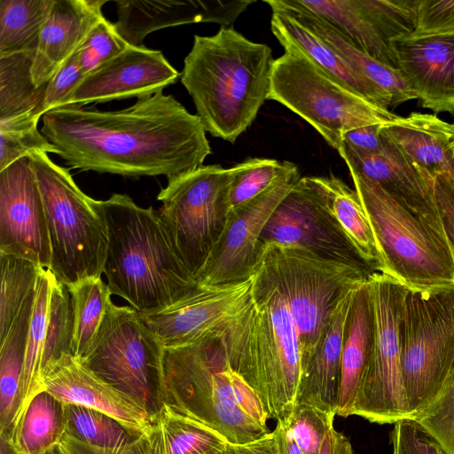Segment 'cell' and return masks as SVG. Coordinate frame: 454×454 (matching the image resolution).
Here are the masks:
<instances>
[{
  "instance_id": "cell-16",
  "label": "cell",
  "mask_w": 454,
  "mask_h": 454,
  "mask_svg": "<svg viewBox=\"0 0 454 454\" xmlns=\"http://www.w3.org/2000/svg\"><path fill=\"white\" fill-rule=\"evenodd\" d=\"M333 26L349 43L397 69L392 43L414 30L418 0H294Z\"/></svg>"
},
{
  "instance_id": "cell-8",
  "label": "cell",
  "mask_w": 454,
  "mask_h": 454,
  "mask_svg": "<svg viewBox=\"0 0 454 454\" xmlns=\"http://www.w3.org/2000/svg\"><path fill=\"white\" fill-rule=\"evenodd\" d=\"M284 49L273 63L268 99L301 117L333 149L340 150L343 136L351 129L389 125L400 119L329 75L301 51Z\"/></svg>"
},
{
  "instance_id": "cell-54",
  "label": "cell",
  "mask_w": 454,
  "mask_h": 454,
  "mask_svg": "<svg viewBox=\"0 0 454 454\" xmlns=\"http://www.w3.org/2000/svg\"><path fill=\"white\" fill-rule=\"evenodd\" d=\"M319 454H354V450L349 440L333 427L326 434Z\"/></svg>"
},
{
  "instance_id": "cell-3",
  "label": "cell",
  "mask_w": 454,
  "mask_h": 454,
  "mask_svg": "<svg viewBox=\"0 0 454 454\" xmlns=\"http://www.w3.org/2000/svg\"><path fill=\"white\" fill-rule=\"evenodd\" d=\"M271 49L231 27L193 37L181 82L207 132L234 143L254 122L270 90Z\"/></svg>"
},
{
  "instance_id": "cell-9",
  "label": "cell",
  "mask_w": 454,
  "mask_h": 454,
  "mask_svg": "<svg viewBox=\"0 0 454 454\" xmlns=\"http://www.w3.org/2000/svg\"><path fill=\"white\" fill-rule=\"evenodd\" d=\"M399 337L406 404L414 419L454 374V286L408 288Z\"/></svg>"
},
{
  "instance_id": "cell-48",
  "label": "cell",
  "mask_w": 454,
  "mask_h": 454,
  "mask_svg": "<svg viewBox=\"0 0 454 454\" xmlns=\"http://www.w3.org/2000/svg\"><path fill=\"white\" fill-rule=\"evenodd\" d=\"M390 436L393 454H447L413 419L395 423Z\"/></svg>"
},
{
  "instance_id": "cell-34",
  "label": "cell",
  "mask_w": 454,
  "mask_h": 454,
  "mask_svg": "<svg viewBox=\"0 0 454 454\" xmlns=\"http://www.w3.org/2000/svg\"><path fill=\"white\" fill-rule=\"evenodd\" d=\"M33 52L0 56V122L43 117L44 86L32 77Z\"/></svg>"
},
{
  "instance_id": "cell-19",
  "label": "cell",
  "mask_w": 454,
  "mask_h": 454,
  "mask_svg": "<svg viewBox=\"0 0 454 454\" xmlns=\"http://www.w3.org/2000/svg\"><path fill=\"white\" fill-rule=\"evenodd\" d=\"M180 76L161 51L129 45L85 76L74 94V105L152 96Z\"/></svg>"
},
{
  "instance_id": "cell-51",
  "label": "cell",
  "mask_w": 454,
  "mask_h": 454,
  "mask_svg": "<svg viewBox=\"0 0 454 454\" xmlns=\"http://www.w3.org/2000/svg\"><path fill=\"white\" fill-rule=\"evenodd\" d=\"M384 126L386 125H370L351 129L343 136L342 145L356 153H376L380 150L383 144Z\"/></svg>"
},
{
  "instance_id": "cell-15",
  "label": "cell",
  "mask_w": 454,
  "mask_h": 454,
  "mask_svg": "<svg viewBox=\"0 0 454 454\" xmlns=\"http://www.w3.org/2000/svg\"><path fill=\"white\" fill-rule=\"evenodd\" d=\"M301 177L294 164L267 191L228 213L220 239L195 277L199 286L229 285L251 278L258 261L262 231Z\"/></svg>"
},
{
  "instance_id": "cell-50",
  "label": "cell",
  "mask_w": 454,
  "mask_h": 454,
  "mask_svg": "<svg viewBox=\"0 0 454 454\" xmlns=\"http://www.w3.org/2000/svg\"><path fill=\"white\" fill-rule=\"evenodd\" d=\"M60 444L67 454H147L146 434H141L118 448L91 446L66 434L61 439Z\"/></svg>"
},
{
  "instance_id": "cell-37",
  "label": "cell",
  "mask_w": 454,
  "mask_h": 454,
  "mask_svg": "<svg viewBox=\"0 0 454 454\" xmlns=\"http://www.w3.org/2000/svg\"><path fill=\"white\" fill-rule=\"evenodd\" d=\"M54 0L0 1V56L33 52Z\"/></svg>"
},
{
  "instance_id": "cell-39",
  "label": "cell",
  "mask_w": 454,
  "mask_h": 454,
  "mask_svg": "<svg viewBox=\"0 0 454 454\" xmlns=\"http://www.w3.org/2000/svg\"><path fill=\"white\" fill-rule=\"evenodd\" d=\"M65 434L91 446L118 448L141 435L91 408L65 403Z\"/></svg>"
},
{
  "instance_id": "cell-43",
  "label": "cell",
  "mask_w": 454,
  "mask_h": 454,
  "mask_svg": "<svg viewBox=\"0 0 454 454\" xmlns=\"http://www.w3.org/2000/svg\"><path fill=\"white\" fill-rule=\"evenodd\" d=\"M335 416L310 404L298 403L285 419L303 454H319L326 434L333 427Z\"/></svg>"
},
{
  "instance_id": "cell-6",
  "label": "cell",
  "mask_w": 454,
  "mask_h": 454,
  "mask_svg": "<svg viewBox=\"0 0 454 454\" xmlns=\"http://www.w3.org/2000/svg\"><path fill=\"white\" fill-rule=\"evenodd\" d=\"M387 264L408 288L454 286V257L441 217L418 213L348 168Z\"/></svg>"
},
{
  "instance_id": "cell-42",
  "label": "cell",
  "mask_w": 454,
  "mask_h": 454,
  "mask_svg": "<svg viewBox=\"0 0 454 454\" xmlns=\"http://www.w3.org/2000/svg\"><path fill=\"white\" fill-rule=\"evenodd\" d=\"M39 120L33 116L0 122V171L33 153H57L38 130Z\"/></svg>"
},
{
  "instance_id": "cell-18",
  "label": "cell",
  "mask_w": 454,
  "mask_h": 454,
  "mask_svg": "<svg viewBox=\"0 0 454 454\" xmlns=\"http://www.w3.org/2000/svg\"><path fill=\"white\" fill-rule=\"evenodd\" d=\"M0 253L51 266L44 205L28 156L0 171Z\"/></svg>"
},
{
  "instance_id": "cell-46",
  "label": "cell",
  "mask_w": 454,
  "mask_h": 454,
  "mask_svg": "<svg viewBox=\"0 0 454 454\" xmlns=\"http://www.w3.org/2000/svg\"><path fill=\"white\" fill-rule=\"evenodd\" d=\"M454 37V0H418L413 32L402 41Z\"/></svg>"
},
{
  "instance_id": "cell-7",
  "label": "cell",
  "mask_w": 454,
  "mask_h": 454,
  "mask_svg": "<svg viewBox=\"0 0 454 454\" xmlns=\"http://www.w3.org/2000/svg\"><path fill=\"white\" fill-rule=\"evenodd\" d=\"M42 194L51 248L50 270L70 286L100 278L108 247V231L98 200L86 195L68 169L46 153L29 156Z\"/></svg>"
},
{
  "instance_id": "cell-41",
  "label": "cell",
  "mask_w": 454,
  "mask_h": 454,
  "mask_svg": "<svg viewBox=\"0 0 454 454\" xmlns=\"http://www.w3.org/2000/svg\"><path fill=\"white\" fill-rule=\"evenodd\" d=\"M74 322L68 288L56 277L52 284L49 319L42 360L44 376L50 367L64 355H73Z\"/></svg>"
},
{
  "instance_id": "cell-23",
  "label": "cell",
  "mask_w": 454,
  "mask_h": 454,
  "mask_svg": "<svg viewBox=\"0 0 454 454\" xmlns=\"http://www.w3.org/2000/svg\"><path fill=\"white\" fill-rule=\"evenodd\" d=\"M380 151L361 154L341 145L338 151L348 168L379 184L412 210L440 217L434 196V176L413 162L383 132Z\"/></svg>"
},
{
  "instance_id": "cell-45",
  "label": "cell",
  "mask_w": 454,
  "mask_h": 454,
  "mask_svg": "<svg viewBox=\"0 0 454 454\" xmlns=\"http://www.w3.org/2000/svg\"><path fill=\"white\" fill-rule=\"evenodd\" d=\"M447 454H454V374L414 419Z\"/></svg>"
},
{
  "instance_id": "cell-49",
  "label": "cell",
  "mask_w": 454,
  "mask_h": 454,
  "mask_svg": "<svg viewBox=\"0 0 454 454\" xmlns=\"http://www.w3.org/2000/svg\"><path fill=\"white\" fill-rule=\"evenodd\" d=\"M434 196L442 223L454 257V180L446 175L435 176Z\"/></svg>"
},
{
  "instance_id": "cell-53",
  "label": "cell",
  "mask_w": 454,
  "mask_h": 454,
  "mask_svg": "<svg viewBox=\"0 0 454 454\" xmlns=\"http://www.w3.org/2000/svg\"><path fill=\"white\" fill-rule=\"evenodd\" d=\"M272 434L274 454H303L296 443L286 419L277 421Z\"/></svg>"
},
{
  "instance_id": "cell-4",
  "label": "cell",
  "mask_w": 454,
  "mask_h": 454,
  "mask_svg": "<svg viewBox=\"0 0 454 454\" xmlns=\"http://www.w3.org/2000/svg\"><path fill=\"white\" fill-rule=\"evenodd\" d=\"M98 202L108 231L103 273L112 294L137 312H152L199 286L153 207H142L121 193Z\"/></svg>"
},
{
  "instance_id": "cell-29",
  "label": "cell",
  "mask_w": 454,
  "mask_h": 454,
  "mask_svg": "<svg viewBox=\"0 0 454 454\" xmlns=\"http://www.w3.org/2000/svg\"><path fill=\"white\" fill-rule=\"evenodd\" d=\"M271 11L286 12L308 27L355 69L391 96L393 106L417 99L400 71L370 57L349 43L333 26L322 18L297 5L294 0H266Z\"/></svg>"
},
{
  "instance_id": "cell-13",
  "label": "cell",
  "mask_w": 454,
  "mask_h": 454,
  "mask_svg": "<svg viewBox=\"0 0 454 454\" xmlns=\"http://www.w3.org/2000/svg\"><path fill=\"white\" fill-rule=\"evenodd\" d=\"M367 284L372 296L375 342L372 358L356 397L351 416L377 424L411 419L403 389L399 325L408 287L374 271Z\"/></svg>"
},
{
  "instance_id": "cell-52",
  "label": "cell",
  "mask_w": 454,
  "mask_h": 454,
  "mask_svg": "<svg viewBox=\"0 0 454 454\" xmlns=\"http://www.w3.org/2000/svg\"><path fill=\"white\" fill-rule=\"evenodd\" d=\"M273 434L270 432L262 437L245 443L228 442L219 454H274Z\"/></svg>"
},
{
  "instance_id": "cell-10",
  "label": "cell",
  "mask_w": 454,
  "mask_h": 454,
  "mask_svg": "<svg viewBox=\"0 0 454 454\" xmlns=\"http://www.w3.org/2000/svg\"><path fill=\"white\" fill-rule=\"evenodd\" d=\"M265 242L273 254L297 328L302 378L342 294L373 271L321 257L304 247Z\"/></svg>"
},
{
  "instance_id": "cell-47",
  "label": "cell",
  "mask_w": 454,
  "mask_h": 454,
  "mask_svg": "<svg viewBox=\"0 0 454 454\" xmlns=\"http://www.w3.org/2000/svg\"><path fill=\"white\" fill-rule=\"evenodd\" d=\"M85 76L74 54L45 84L43 114L59 107L74 105V94Z\"/></svg>"
},
{
  "instance_id": "cell-38",
  "label": "cell",
  "mask_w": 454,
  "mask_h": 454,
  "mask_svg": "<svg viewBox=\"0 0 454 454\" xmlns=\"http://www.w3.org/2000/svg\"><path fill=\"white\" fill-rule=\"evenodd\" d=\"M0 342L10 333L23 306L35 290L43 269L28 260L0 253Z\"/></svg>"
},
{
  "instance_id": "cell-44",
  "label": "cell",
  "mask_w": 454,
  "mask_h": 454,
  "mask_svg": "<svg viewBox=\"0 0 454 454\" xmlns=\"http://www.w3.org/2000/svg\"><path fill=\"white\" fill-rule=\"evenodd\" d=\"M129 44L105 18L88 34L76 51L77 63L85 75L126 50Z\"/></svg>"
},
{
  "instance_id": "cell-31",
  "label": "cell",
  "mask_w": 454,
  "mask_h": 454,
  "mask_svg": "<svg viewBox=\"0 0 454 454\" xmlns=\"http://www.w3.org/2000/svg\"><path fill=\"white\" fill-rule=\"evenodd\" d=\"M35 292L26 301L8 335L0 342V439L6 441L12 433L20 407L21 380Z\"/></svg>"
},
{
  "instance_id": "cell-26",
  "label": "cell",
  "mask_w": 454,
  "mask_h": 454,
  "mask_svg": "<svg viewBox=\"0 0 454 454\" xmlns=\"http://www.w3.org/2000/svg\"><path fill=\"white\" fill-rule=\"evenodd\" d=\"M270 28L283 48L292 47L301 51L329 75L367 100L387 109L393 106L390 95L355 69L317 33L293 16L272 11Z\"/></svg>"
},
{
  "instance_id": "cell-12",
  "label": "cell",
  "mask_w": 454,
  "mask_h": 454,
  "mask_svg": "<svg viewBox=\"0 0 454 454\" xmlns=\"http://www.w3.org/2000/svg\"><path fill=\"white\" fill-rule=\"evenodd\" d=\"M231 179V168L202 165L168 180L157 196L162 203L158 215L194 278L225 228Z\"/></svg>"
},
{
  "instance_id": "cell-36",
  "label": "cell",
  "mask_w": 454,
  "mask_h": 454,
  "mask_svg": "<svg viewBox=\"0 0 454 454\" xmlns=\"http://www.w3.org/2000/svg\"><path fill=\"white\" fill-rule=\"evenodd\" d=\"M55 276L53 273L45 268L42 269L37 278L33 311L27 333L26 356L21 380L20 407L17 420L23 413L30 400L36 394L43 391V378L42 373V360L49 319L51 288Z\"/></svg>"
},
{
  "instance_id": "cell-55",
  "label": "cell",
  "mask_w": 454,
  "mask_h": 454,
  "mask_svg": "<svg viewBox=\"0 0 454 454\" xmlns=\"http://www.w3.org/2000/svg\"><path fill=\"white\" fill-rule=\"evenodd\" d=\"M43 454H67V453L59 442V443L51 447L49 450H47Z\"/></svg>"
},
{
  "instance_id": "cell-22",
  "label": "cell",
  "mask_w": 454,
  "mask_h": 454,
  "mask_svg": "<svg viewBox=\"0 0 454 454\" xmlns=\"http://www.w3.org/2000/svg\"><path fill=\"white\" fill-rule=\"evenodd\" d=\"M397 69L423 108L454 115V37L392 43Z\"/></svg>"
},
{
  "instance_id": "cell-14",
  "label": "cell",
  "mask_w": 454,
  "mask_h": 454,
  "mask_svg": "<svg viewBox=\"0 0 454 454\" xmlns=\"http://www.w3.org/2000/svg\"><path fill=\"white\" fill-rule=\"evenodd\" d=\"M265 241L304 247L326 259L370 269L330 211L326 177L303 176L294 184L264 227L260 243Z\"/></svg>"
},
{
  "instance_id": "cell-27",
  "label": "cell",
  "mask_w": 454,
  "mask_h": 454,
  "mask_svg": "<svg viewBox=\"0 0 454 454\" xmlns=\"http://www.w3.org/2000/svg\"><path fill=\"white\" fill-rule=\"evenodd\" d=\"M367 279L356 293L341 352L336 415L344 418L351 416L374 351V311Z\"/></svg>"
},
{
  "instance_id": "cell-25",
  "label": "cell",
  "mask_w": 454,
  "mask_h": 454,
  "mask_svg": "<svg viewBox=\"0 0 454 454\" xmlns=\"http://www.w3.org/2000/svg\"><path fill=\"white\" fill-rule=\"evenodd\" d=\"M364 282L347 289L336 304L323 339L300 381L296 403H308L336 414L346 327L356 293Z\"/></svg>"
},
{
  "instance_id": "cell-35",
  "label": "cell",
  "mask_w": 454,
  "mask_h": 454,
  "mask_svg": "<svg viewBox=\"0 0 454 454\" xmlns=\"http://www.w3.org/2000/svg\"><path fill=\"white\" fill-rule=\"evenodd\" d=\"M73 309V355L82 361L93 347L107 312L114 304L111 290L100 278L67 286Z\"/></svg>"
},
{
  "instance_id": "cell-32",
  "label": "cell",
  "mask_w": 454,
  "mask_h": 454,
  "mask_svg": "<svg viewBox=\"0 0 454 454\" xmlns=\"http://www.w3.org/2000/svg\"><path fill=\"white\" fill-rule=\"evenodd\" d=\"M326 178L329 208L335 221L363 262L372 270L386 274L384 255L357 192L336 176Z\"/></svg>"
},
{
  "instance_id": "cell-33",
  "label": "cell",
  "mask_w": 454,
  "mask_h": 454,
  "mask_svg": "<svg viewBox=\"0 0 454 454\" xmlns=\"http://www.w3.org/2000/svg\"><path fill=\"white\" fill-rule=\"evenodd\" d=\"M65 433V403L43 390L30 400L7 442L17 454H43Z\"/></svg>"
},
{
  "instance_id": "cell-5",
  "label": "cell",
  "mask_w": 454,
  "mask_h": 454,
  "mask_svg": "<svg viewBox=\"0 0 454 454\" xmlns=\"http://www.w3.org/2000/svg\"><path fill=\"white\" fill-rule=\"evenodd\" d=\"M162 400L229 442L245 443L270 433L269 419L254 390L227 361L217 338L164 348Z\"/></svg>"
},
{
  "instance_id": "cell-20",
  "label": "cell",
  "mask_w": 454,
  "mask_h": 454,
  "mask_svg": "<svg viewBox=\"0 0 454 454\" xmlns=\"http://www.w3.org/2000/svg\"><path fill=\"white\" fill-rule=\"evenodd\" d=\"M254 1H114L119 35L132 46L143 45L153 31L184 24L214 22L231 27L238 17Z\"/></svg>"
},
{
  "instance_id": "cell-24",
  "label": "cell",
  "mask_w": 454,
  "mask_h": 454,
  "mask_svg": "<svg viewBox=\"0 0 454 454\" xmlns=\"http://www.w3.org/2000/svg\"><path fill=\"white\" fill-rule=\"evenodd\" d=\"M106 0H54L39 35L31 74L37 87L44 86L73 56L104 16Z\"/></svg>"
},
{
  "instance_id": "cell-11",
  "label": "cell",
  "mask_w": 454,
  "mask_h": 454,
  "mask_svg": "<svg viewBox=\"0 0 454 454\" xmlns=\"http://www.w3.org/2000/svg\"><path fill=\"white\" fill-rule=\"evenodd\" d=\"M163 354L164 347L137 310L113 304L93 347L81 363L135 401L152 420L164 406Z\"/></svg>"
},
{
  "instance_id": "cell-2",
  "label": "cell",
  "mask_w": 454,
  "mask_h": 454,
  "mask_svg": "<svg viewBox=\"0 0 454 454\" xmlns=\"http://www.w3.org/2000/svg\"><path fill=\"white\" fill-rule=\"evenodd\" d=\"M217 341L231 368L257 394L269 419L287 418L301 378L300 341L267 242L260 243L247 299Z\"/></svg>"
},
{
  "instance_id": "cell-28",
  "label": "cell",
  "mask_w": 454,
  "mask_h": 454,
  "mask_svg": "<svg viewBox=\"0 0 454 454\" xmlns=\"http://www.w3.org/2000/svg\"><path fill=\"white\" fill-rule=\"evenodd\" d=\"M383 132L434 176L446 175L454 180V123L436 114L413 112L384 126Z\"/></svg>"
},
{
  "instance_id": "cell-21",
  "label": "cell",
  "mask_w": 454,
  "mask_h": 454,
  "mask_svg": "<svg viewBox=\"0 0 454 454\" xmlns=\"http://www.w3.org/2000/svg\"><path fill=\"white\" fill-rule=\"evenodd\" d=\"M43 390L64 403L91 408L108 414L138 434H146L152 425L147 412L79 362L64 355L46 372Z\"/></svg>"
},
{
  "instance_id": "cell-1",
  "label": "cell",
  "mask_w": 454,
  "mask_h": 454,
  "mask_svg": "<svg viewBox=\"0 0 454 454\" xmlns=\"http://www.w3.org/2000/svg\"><path fill=\"white\" fill-rule=\"evenodd\" d=\"M42 121L56 154L82 171L169 180L202 166L211 153L199 116L163 91L117 111L67 106Z\"/></svg>"
},
{
  "instance_id": "cell-17",
  "label": "cell",
  "mask_w": 454,
  "mask_h": 454,
  "mask_svg": "<svg viewBox=\"0 0 454 454\" xmlns=\"http://www.w3.org/2000/svg\"><path fill=\"white\" fill-rule=\"evenodd\" d=\"M251 278L222 286H198L175 303L137 312L164 348L215 339L245 304Z\"/></svg>"
},
{
  "instance_id": "cell-30",
  "label": "cell",
  "mask_w": 454,
  "mask_h": 454,
  "mask_svg": "<svg viewBox=\"0 0 454 454\" xmlns=\"http://www.w3.org/2000/svg\"><path fill=\"white\" fill-rule=\"evenodd\" d=\"M151 426L147 454H219L229 442L216 430L167 405Z\"/></svg>"
},
{
  "instance_id": "cell-40",
  "label": "cell",
  "mask_w": 454,
  "mask_h": 454,
  "mask_svg": "<svg viewBox=\"0 0 454 454\" xmlns=\"http://www.w3.org/2000/svg\"><path fill=\"white\" fill-rule=\"evenodd\" d=\"M294 165L274 159L249 158L231 168L228 213L267 191Z\"/></svg>"
}]
</instances>
